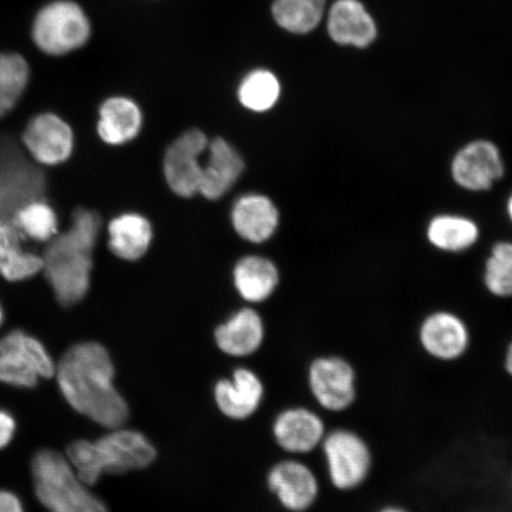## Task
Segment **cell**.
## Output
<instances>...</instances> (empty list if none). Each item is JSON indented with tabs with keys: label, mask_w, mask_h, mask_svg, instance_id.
I'll return each mask as SVG.
<instances>
[{
	"label": "cell",
	"mask_w": 512,
	"mask_h": 512,
	"mask_svg": "<svg viewBox=\"0 0 512 512\" xmlns=\"http://www.w3.org/2000/svg\"><path fill=\"white\" fill-rule=\"evenodd\" d=\"M55 374L64 399L76 412L108 430L126 424L130 409L114 386L112 358L101 344L73 345L64 352Z\"/></svg>",
	"instance_id": "1"
},
{
	"label": "cell",
	"mask_w": 512,
	"mask_h": 512,
	"mask_svg": "<svg viewBox=\"0 0 512 512\" xmlns=\"http://www.w3.org/2000/svg\"><path fill=\"white\" fill-rule=\"evenodd\" d=\"M101 228L95 211L76 210L68 232L51 239L43 258V271L57 302L72 306L81 302L91 286L93 251Z\"/></svg>",
	"instance_id": "2"
},
{
	"label": "cell",
	"mask_w": 512,
	"mask_h": 512,
	"mask_svg": "<svg viewBox=\"0 0 512 512\" xmlns=\"http://www.w3.org/2000/svg\"><path fill=\"white\" fill-rule=\"evenodd\" d=\"M156 457V448L143 433L119 427L95 441H74L66 458L81 482L92 486L104 475L145 469Z\"/></svg>",
	"instance_id": "3"
},
{
	"label": "cell",
	"mask_w": 512,
	"mask_h": 512,
	"mask_svg": "<svg viewBox=\"0 0 512 512\" xmlns=\"http://www.w3.org/2000/svg\"><path fill=\"white\" fill-rule=\"evenodd\" d=\"M31 472L38 501L49 512H110L105 502L81 482L62 454L53 450L36 453Z\"/></svg>",
	"instance_id": "4"
},
{
	"label": "cell",
	"mask_w": 512,
	"mask_h": 512,
	"mask_svg": "<svg viewBox=\"0 0 512 512\" xmlns=\"http://www.w3.org/2000/svg\"><path fill=\"white\" fill-rule=\"evenodd\" d=\"M30 36L42 54L60 57L86 46L91 40L92 24L74 0H51L36 12Z\"/></svg>",
	"instance_id": "5"
},
{
	"label": "cell",
	"mask_w": 512,
	"mask_h": 512,
	"mask_svg": "<svg viewBox=\"0 0 512 512\" xmlns=\"http://www.w3.org/2000/svg\"><path fill=\"white\" fill-rule=\"evenodd\" d=\"M330 482L339 491H354L367 482L374 457L367 440L350 428L326 433L322 443Z\"/></svg>",
	"instance_id": "6"
},
{
	"label": "cell",
	"mask_w": 512,
	"mask_h": 512,
	"mask_svg": "<svg viewBox=\"0 0 512 512\" xmlns=\"http://www.w3.org/2000/svg\"><path fill=\"white\" fill-rule=\"evenodd\" d=\"M56 373L53 357L38 339L15 330L0 339V382L34 388Z\"/></svg>",
	"instance_id": "7"
},
{
	"label": "cell",
	"mask_w": 512,
	"mask_h": 512,
	"mask_svg": "<svg viewBox=\"0 0 512 512\" xmlns=\"http://www.w3.org/2000/svg\"><path fill=\"white\" fill-rule=\"evenodd\" d=\"M507 174L499 146L490 139L470 140L454 152L450 162L452 182L472 194L494 189Z\"/></svg>",
	"instance_id": "8"
},
{
	"label": "cell",
	"mask_w": 512,
	"mask_h": 512,
	"mask_svg": "<svg viewBox=\"0 0 512 512\" xmlns=\"http://www.w3.org/2000/svg\"><path fill=\"white\" fill-rule=\"evenodd\" d=\"M309 384L312 395L326 411H347L357 400L356 369L342 356L316 358L309 369Z\"/></svg>",
	"instance_id": "9"
},
{
	"label": "cell",
	"mask_w": 512,
	"mask_h": 512,
	"mask_svg": "<svg viewBox=\"0 0 512 512\" xmlns=\"http://www.w3.org/2000/svg\"><path fill=\"white\" fill-rule=\"evenodd\" d=\"M209 140L202 131L190 130L178 137L165 153L164 176L176 195L189 198L198 194Z\"/></svg>",
	"instance_id": "10"
},
{
	"label": "cell",
	"mask_w": 512,
	"mask_h": 512,
	"mask_svg": "<svg viewBox=\"0 0 512 512\" xmlns=\"http://www.w3.org/2000/svg\"><path fill=\"white\" fill-rule=\"evenodd\" d=\"M422 350L434 360L456 362L464 357L471 345V331L458 313L437 310L421 320L418 330Z\"/></svg>",
	"instance_id": "11"
},
{
	"label": "cell",
	"mask_w": 512,
	"mask_h": 512,
	"mask_svg": "<svg viewBox=\"0 0 512 512\" xmlns=\"http://www.w3.org/2000/svg\"><path fill=\"white\" fill-rule=\"evenodd\" d=\"M23 142L37 162L57 165L72 155V128L55 114L44 113L30 121L23 133Z\"/></svg>",
	"instance_id": "12"
},
{
	"label": "cell",
	"mask_w": 512,
	"mask_h": 512,
	"mask_svg": "<svg viewBox=\"0 0 512 512\" xmlns=\"http://www.w3.org/2000/svg\"><path fill=\"white\" fill-rule=\"evenodd\" d=\"M268 485L281 504L293 512L310 509L319 494L315 473L297 460H285L275 465L268 475Z\"/></svg>",
	"instance_id": "13"
},
{
	"label": "cell",
	"mask_w": 512,
	"mask_h": 512,
	"mask_svg": "<svg viewBox=\"0 0 512 512\" xmlns=\"http://www.w3.org/2000/svg\"><path fill=\"white\" fill-rule=\"evenodd\" d=\"M326 28L339 46L367 48L377 36L374 18L360 0H336L329 10Z\"/></svg>",
	"instance_id": "14"
},
{
	"label": "cell",
	"mask_w": 512,
	"mask_h": 512,
	"mask_svg": "<svg viewBox=\"0 0 512 512\" xmlns=\"http://www.w3.org/2000/svg\"><path fill=\"white\" fill-rule=\"evenodd\" d=\"M207 152L198 194L208 200H220L238 182L245 163L235 147L222 138L211 140Z\"/></svg>",
	"instance_id": "15"
},
{
	"label": "cell",
	"mask_w": 512,
	"mask_h": 512,
	"mask_svg": "<svg viewBox=\"0 0 512 512\" xmlns=\"http://www.w3.org/2000/svg\"><path fill=\"white\" fill-rule=\"evenodd\" d=\"M274 437L283 450L304 454L322 445L326 435L322 418L310 409L299 407L281 413L273 427Z\"/></svg>",
	"instance_id": "16"
},
{
	"label": "cell",
	"mask_w": 512,
	"mask_h": 512,
	"mask_svg": "<svg viewBox=\"0 0 512 512\" xmlns=\"http://www.w3.org/2000/svg\"><path fill=\"white\" fill-rule=\"evenodd\" d=\"M264 396V386L253 371L239 368L232 380L216 383L215 401L220 411L230 419L249 418L259 408Z\"/></svg>",
	"instance_id": "17"
},
{
	"label": "cell",
	"mask_w": 512,
	"mask_h": 512,
	"mask_svg": "<svg viewBox=\"0 0 512 512\" xmlns=\"http://www.w3.org/2000/svg\"><path fill=\"white\" fill-rule=\"evenodd\" d=\"M482 230L472 217L458 213H440L426 226V240L441 253L462 254L475 247Z\"/></svg>",
	"instance_id": "18"
},
{
	"label": "cell",
	"mask_w": 512,
	"mask_h": 512,
	"mask_svg": "<svg viewBox=\"0 0 512 512\" xmlns=\"http://www.w3.org/2000/svg\"><path fill=\"white\" fill-rule=\"evenodd\" d=\"M235 232L253 243L271 239L279 224V211L270 198L258 194L243 195L232 210Z\"/></svg>",
	"instance_id": "19"
},
{
	"label": "cell",
	"mask_w": 512,
	"mask_h": 512,
	"mask_svg": "<svg viewBox=\"0 0 512 512\" xmlns=\"http://www.w3.org/2000/svg\"><path fill=\"white\" fill-rule=\"evenodd\" d=\"M264 323L259 313L242 309L215 331V341L224 354L243 357L252 355L264 341Z\"/></svg>",
	"instance_id": "20"
},
{
	"label": "cell",
	"mask_w": 512,
	"mask_h": 512,
	"mask_svg": "<svg viewBox=\"0 0 512 512\" xmlns=\"http://www.w3.org/2000/svg\"><path fill=\"white\" fill-rule=\"evenodd\" d=\"M99 117V136L106 144H126L142 130V111L136 102L125 96L107 99L100 107Z\"/></svg>",
	"instance_id": "21"
},
{
	"label": "cell",
	"mask_w": 512,
	"mask_h": 512,
	"mask_svg": "<svg viewBox=\"0 0 512 512\" xmlns=\"http://www.w3.org/2000/svg\"><path fill=\"white\" fill-rule=\"evenodd\" d=\"M152 226L143 215L127 213L115 217L108 226V246L118 258L136 261L149 251Z\"/></svg>",
	"instance_id": "22"
},
{
	"label": "cell",
	"mask_w": 512,
	"mask_h": 512,
	"mask_svg": "<svg viewBox=\"0 0 512 512\" xmlns=\"http://www.w3.org/2000/svg\"><path fill=\"white\" fill-rule=\"evenodd\" d=\"M278 283L277 266L262 256H246L234 268L236 290L249 303L264 302L272 296Z\"/></svg>",
	"instance_id": "23"
},
{
	"label": "cell",
	"mask_w": 512,
	"mask_h": 512,
	"mask_svg": "<svg viewBox=\"0 0 512 512\" xmlns=\"http://www.w3.org/2000/svg\"><path fill=\"white\" fill-rule=\"evenodd\" d=\"M43 258L25 252L17 229L0 221V274L9 281H21L43 271Z\"/></svg>",
	"instance_id": "24"
},
{
	"label": "cell",
	"mask_w": 512,
	"mask_h": 512,
	"mask_svg": "<svg viewBox=\"0 0 512 512\" xmlns=\"http://www.w3.org/2000/svg\"><path fill=\"white\" fill-rule=\"evenodd\" d=\"M325 4L326 0H274L271 11L281 29L306 35L322 22Z\"/></svg>",
	"instance_id": "25"
},
{
	"label": "cell",
	"mask_w": 512,
	"mask_h": 512,
	"mask_svg": "<svg viewBox=\"0 0 512 512\" xmlns=\"http://www.w3.org/2000/svg\"><path fill=\"white\" fill-rule=\"evenodd\" d=\"M29 81L30 66L23 55L14 51L0 53V118L17 105Z\"/></svg>",
	"instance_id": "26"
},
{
	"label": "cell",
	"mask_w": 512,
	"mask_h": 512,
	"mask_svg": "<svg viewBox=\"0 0 512 512\" xmlns=\"http://www.w3.org/2000/svg\"><path fill=\"white\" fill-rule=\"evenodd\" d=\"M281 94L280 82L270 70L255 69L240 83L238 96L243 107L252 112H266L277 104Z\"/></svg>",
	"instance_id": "27"
},
{
	"label": "cell",
	"mask_w": 512,
	"mask_h": 512,
	"mask_svg": "<svg viewBox=\"0 0 512 512\" xmlns=\"http://www.w3.org/2000/svg\"><path fill=\"white\" fill-rule=\"evenodd\" d=\"M483 285L492 297L512 298V241H497L484 262Z\"/></svg>",
	"instance_id": "28"
},
{
	"label": "cell",
	"mask_w": 512,
	"mask_h": 512,
	"mask_svg": "<svg viewBox=\"0 0 512 512\" xmlns=\"http://www.w3.org/2000/svg\"><path fill=\"white\" fill-rule=\"evenodd\" d=\"M17 227L36 241H50L57 230V217L53 208L43 202H30L18 210Z\"/></svg>",
	"instance_id": "29"
},
{
	"label": "cell",
	"mask_w": 512,
	"mask_h": 512,
	"mask_svg": "<svg viewBox=\"0 0 512 512\" xmlns=\"http://www.w3.org/2000/svg\"><path fill=\"white\" fill-rule=\"evenodd\" d=\"M16 432V421L9 412L0 409V450L8 446Z\"/></svg>",
	"instance_id": "30"
},
{
	"label": "cell",
	"mask_w": 512,
	"mask_h": 512,
	"mask_svg": "<svg viewBox=\"0 0 512 512\" xmlns=\"http://www.w3.org/2000/svg\"><path fill=\"white\" fill-rule=\"evenodd\" d=\"M0 512H25L23 503L14 492L0 490Z\"/></svg>",
	"instance_id": "31"
},
{
	"label": "cell",
	"mask_w": 512,
	"mask_h": 512,
	"mask_svg": "<svg viewBox=\"0 0 512 512\" xmlns=\"http://www.w3.org/2000/svg\"><path fill=\"white\" fill-rule=\"evenodd\" d=\"M504 369L507 371V374L512 377V341L509 343L507 350H505Z\"/></svg>",
	"instance_id": "32"
},
{
	"label": "cell",
	"mask_w": 512,
	"mask_h": 512,
	"mask_svg": "<svg viewBox=\"0 0 512 512\" xmlns=\"http://www.w3.org/2000/svg\"><path fill=\"white\" fill-rule=\"evenodd\" d=\"M377 512H412L406 508L401 507V505H386V507L381 508Z\"/></svg>",
	"instance_id": "33"
},
{
	"label": "cell",
	"mask_w": 512,
	"mask_h": 512,
	"mask_svg": "<svg viewBox=\"0 0 512 512\" xmlns=\"http://www.w3.org/2000/svg\"><path fill=\"white\" fill-rule=\"evenodd\" d=\"M505 214H507L508 220L512 226V191L507 198V202H505Z\"/></svg>",
	"instance_id": "34"
},
{
	"label": "cell",
	"mask_w": 512,
	"mask_h": 512,
	"mask_svg": "<svg viewBox=\"0 0 512 512\" xmlns=\"http://www.w3.org/2000/svg\"><path fill=\"white\" fill-rule=\"evenodd\" d=\"M3 320H4V313L2 310V306H0V325L3 324Z\"/></svg>",
	"instance_id": "35"
}]
</instances>
